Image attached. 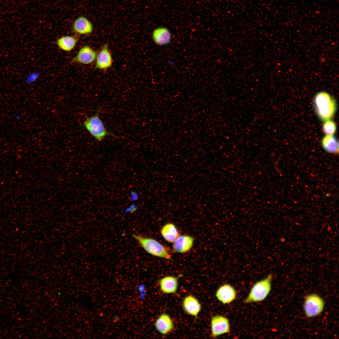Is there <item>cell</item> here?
I'll list each match as a JSON object with an SVG mask.
<instances>
[{
	"label": "cell",
	"instance_id": "obj_20",
	"mask_svg": "<svg viewBox=\"0 0 339 339\" xmlns=\"http://www.w3.org/2000/svg\"><path fill=\"white\" fill-rule=\"evenodd\" d=\"M138 208V207L136 204L134 203H132L130 206L127 207V208L125 209L124 210L123 213L124 214L127 213H133L137 210Z\"/></svg>",
	"mask_w": 339,
	"mask_h": 339
},
{
	"label": "cell",
	"instance_id": "obj_11",
	"mask_svg": "<svg viewBox=\"0 0 339 339\" xmlns=\"http://www.w3.org/2000/svg\"><path fill=\"white\" fill-rule=\"evenodd\" d=\"M152 38L154 42L158 46H163L169 44L171 41L172 35L166 27H160L155 29L152 33Z\"/></svg>",
	"mask_w": 339,
	"mask_h": 339
},
{
	"label": "cell",
	"instance_id": "obj_2",
	"mask_svg": "<svg viewBox=\"0 0 339 339\" xmlns=\"http://www.w3.org/2000/svg\"><path fill=\"white\" fill-rule=\"evenodd\" d=\"M272 275L269 274L266 277L256 282L251 288L244 303L250 304L262 301L265 300L272 289Z\"/></svg>",
	"mask_w": 339,
	"mask_h": 339
},
{
	"label": "cell",
	"instance_id": "obj_19",
	"mask_svg": "<svg viewBox=\"0 0 339 339\" xmlns=\"http://www.w3.org/2000/svg\"><path fill=\"white\" fill-rule=\"evenodd\" d=\"M322 129L326 135H334L336 130V126L335 122L331 119L324 121Z\"/></svg>",
	"mask_w": 339,
	"mask_h": 339
},
{
	"label": "cell",
	"instance_id": "obj_5",
	"mask_svg": "<svg viewBox=\"0 0 339 339\" xmlns=\"http://www.w3.org/2000/svg\"><path fill=\"white\" fill-rule=\"evenodd\" d=\"M325 301L317 293L308 294L305 297L303 305L304 313L308 318L316 317L324 311Z\"/></svg>",
	"mask_w": 339,
	"mask_h": 339
},
{
	"label": "cell",
	"instance_id": "obj_10",
	"mask_svg": "<svg viewBox=\"0 0 339 339\" xmlns=\"http://www.w3.org/2000/svg\"><path fill=\"white\" fill-rule=\"evenodd\" d=\"M155 325L156 330L163 335L169 334L174 329V324L171 317L164 313L157 318Z\"/></svg>",
	"mask_w": 339,
	"mask_h": 339
},
{
	"label": "cell",
	"instance_id": "obj_9",
	"mask_svg": "<svg viewBox=\"0 0 339 339\" xmlns=\"http://www.w3.org/2000/svg\"><path fill=\"white\" fill-rule=\"evenodd\" d=\"M182 306L184 311L188 315L196 317L201 309V304L194 296L190 295L183 299Z\"/></svg>",
	"mask_w": 339,
	"mask_h": 339
},
{
	"label": "cell",
	"instance_id": "obj_17",
	"mask_svg": "<svg viewBox=\"0 0 339 339\" xmlns=\"http://www.w3.org/2000/svg\"><path fill=\"white\" fill-rule=\"evenodd\" d=\"M161 234L164 238L170 242H174L179 236L178 230L175 225L171 223L165 224L161 230Z\"/></svg>",
	"mask_w": 339,
	"mask_h": 339
},
{
	"label": "cell",
	"instance_id": "obj_4",
	"mask_svg": "<svg viewBox=\"0 0 339 339\" xmlns=\"http://www.w3.org/2000/svg\"><path fill=\"white\" fill-rule=\"evenodd\" d=\"M132 236L148 253L167 259L171 258L169 249L156 240L138 234H133Z\"/></svg>",
	"mask_w": 339,
	"mask_h": 339
},
{
	"label": "cell",
	"instance_id": "obj_13",
	"mask_svg": "<svg viewBox=\"0 0 339 339\" xmlns=\"http://www.w3.org/2000/svg\"><path fill=\"white\" fill-rule=\"evenodd\" d=\"M95 67L101 69L109 68L112 65L111 56L107 45H104L96 57Z\"/></svg>",
	"mask_w": 339,
	"mask_h": 339
},
{
	"label": "cell",
	"instance_id": "obj_14",
	"mask_svg": "<svg viewBox=\"0 0 339 339\" xmlns=\"http://www.w3.org/2000/svg\"><path fill=\"white\" fill-rule=\"evenodd\" d=\"M159 284L161 291L164 293H175L178 287V278L173 276H165L159 280Z\"/></svg>",
	"mask_w": 339,
	"mask_h": 339
},
{
	"label": "cell",
	"instance_id": "obj_7",
	"mask_svg": "<svg viewBox=\"0 0 339 339\" xmlns=\"http://www.w3.org/2000/svg\"><path fill=\"white\" fill-rule=\"evenodd\" d=\"M215 295L219 301L223 304H226L230 303L236 299L237 293L232 286L225 283L218 288Z\"/></svg>",
	"mask_w": 339,
	"mask_h": 339
},
{
	"label": "cell",
	"instance_id": "obj_3",
	"mask_svg": "<svg viewBox=\"0 0 339 339\" xmlns=\"http://www.w3.org/2000/svg\"><path fill=\"white\" fill-rule=\"evenodd\" d=\"M101 107L94 115L86 117L83 124V126L95 139L98 141L103 140L108 136H115L112 133L108 131L105 127L99 116Z\"/></svg>",
	"mask_w": 339,
	"mask_h": 339
},
{
	"label": "cell",
	"instance_id": "obj_21",
	"mask_svg": "<svg viewBox=\"0 0 339 339\" xmlns=\"http://www.w3.org/2000/svg\"><path fill=\"white\" fill-rule=\"evenodd\" d=\"M130 197L131 201H135L138 199L139 194L137 191H132L130 193Z\"/></svg>",
	"mask_w": 339,
	"mask_h": 339
},
{
	"label": "cell",
	"instance_id": "obj_1",
	"mask_svg": "<svg viewBox=\"0 0 339 339\" xmlns=\"http://www.w3.org/2000/svg\"><path fill=\"white\" fill-rule=\"evenodd\" d=\"M313 104L316 115L321 120L331 119L336 113L337 105L334 98L329 93L323 91L315 96Z\"/></svg>",
	"mask_w": 339,
	"mask_h": 339
},
{
	"label": "cell",
	"instance_id": "obj_15",
	"mask_svg": "<svg viewBox=\"0 0 339 339\" xmlns=\"http://www.w3.org/2000/svg\"><path fill=\"white\" fill-rule=\"evenodd\" d=\"M73 29L76 32L79 34L85 35L92 33L93 27L92 24L87 19L80 16L75 21Z\"/></svg>",
	"mask_w": 339,
	"mask_h": 339
},
{
	"label": "cell",
	"instance_id": "obj_6",
	"mask_svg": "<svg viewBox=\"0 0 339 339\" xmlns=\"http://www.w3.org/2000/svg\"><path fill=\"white\" fill-rule=\"evenodd\" d=\"M211 336L216 338L230 332V324L228 319L222 315H217L212 317L211 321Z\"/></svg>",
	"mask_w": 339,
	"mask_h": 339
},
{
	"label": "cell",
	"instance_id": "obj_18",
	"mask_svg": "<svg viewBox=\"0 0 339 339\" xmlns=\"http://www.w3.org/2000/svg\"><path fill=\"white\" fill-rule=\"evenodd\" d=\"M77 41V40L75 37L67 35L59 38L56 41V44L58 47L62 50L69 51L74 48Z\"/></svg>",
	"mask_w": 339,
	"mask_h": 339
},
{
	"label": "cell",
	"instance_id": "obj_16",
	"mask_svg": "<svg viewBox=\"0 0 339 339\" xmlns=\"http://www.w3.org/2000/svg\"><path fill=\"white\" fill-rule=\"evenodd\" d=\"M321 145L325 151L331 154H338V142L333 135H326L321 140Z\"/></svg>",
	"mask_w": 339,
	"mask_h": 339
},
{
	"label": "cell",
	"instance_id": "obj_8",
	"mask_svg": "<svg viewBox=\"0 0 339 339\" xmlns=\"http://www.w3.org/2000/svg\"><path fill=\"white\" fill-rule=\"evenodd\" d=\"M96 52L89 46L85 45L79 51L73 60V62L83 64H89L93 62L96 58Z\"/></svg>",
	"mask_w": 339,
	"mask_h": 339
},
{
	"label": "cell",
	"instance_id": "obj_12",
	"mask_svg": "<svg viewBox=\"0 0 339 339\" xmlns=\"http://www.w3.org/2000/svg\"><path fill=\"white\" fill-rule=\"evenodd\" d=\"M194 240V238L189 235L179 236L174 242L173 250L180 253L187 252L192 247Z\"/></svg>",
	"mask_w": 339,
	"mask_h": 339
}]
</instances>
